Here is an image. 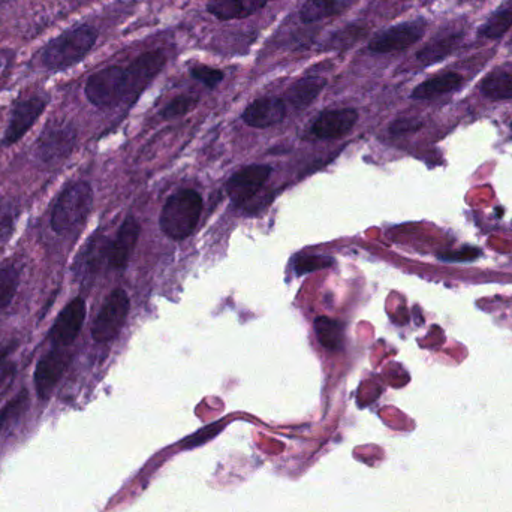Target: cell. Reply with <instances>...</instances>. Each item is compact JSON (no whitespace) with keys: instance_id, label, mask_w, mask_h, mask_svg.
<instances>
[{"instance_id":"obj_1","label":"cell","mask_w":512,"mask_h":512,"mask_svg":"<svg viewBox=\"0 0 512 512\" xmlns=\"http://www.w3.org/2000/svg\"><path fill=\"white\" fill-rule=\"evenodd\" d=\"M98 41V30L92 26H78L66 30L48 42L41 54V63L50 71H66L77 65L93 50Z\"/></svg>"},{"instance_id":"obj_2","label":"cell","mask_w":512,"mask_h":512,"mask_svg":"<svg viewBox=\"0 0 512 512\" xmlns=\"http://www.w3.org/2000/svg\"><path fill=\"white\" fill-rule=\"evenodd\" d=\"M203 213V198L194 189H183L168 198L159 218L162 233L171 240L188 239Z\"/></svg>"},{"instance_id":"obj_3","label":"cell","mask_w":512,"mask_h":512,"mask_svg":"<svg viewBox=\"0 0 512 512\" xmlns=\"http://www.w3.org/2000/svg\"><path fill=\"white\" fill-rule=\"evenodd\" d=\"M93 206L92 186L86 182L66 186L54 204L51 212V228L54 233L63 234L83 224Z\"/></svg>"},{"instance_id":"obj_4","label":"cell","mask_w":512,"mask_h":512,"mask_svg":"<svg viewBox=\"0 0 512 512\" xmlns=\"http://www.w3.org/2000/svg\"><path fill=\"white\" fill-rule=\"evenodd\" d=\"M84 93L95 107L113 108L123 101H131V78L128 66H110L90 75Z\"/></svg>"},{"instance_id":"obj_5","label":"cell","mask_w":512,"mask_h":512,"mask_svg":"<svg viewBox=\"0 0 512 512\" xmlns=\"http://www.w3.org/2000/svg\"><path fill=\"white\" fill-rule=\"evenodd\" d=\"M131 301L125 289L117 288L108 295L92 325L95 342L108 343L116 339L128 319Z\"/></svg>"},{"instance_id":"obj_6","label":"cell","mask_w":512,"mask_h":512,"mask_svg":"<svg viewBox=\"0 0 512 512\" xmlns=\"http://www.w3.org/2000/svg\"><path fill=\"white\" fill-rule=\"evenodd\" d=\"M77 143V131L69 123H50L36 143V155L45 164L63 161L71 155Z\"/></svg>"},{"instance_id":"obj_7","label":"cell","mask_w":512,"mask_h":512,"mask_svg":"<svg viewBox=\"0 0 512 512\" xmlns=\"http://www.w3.org/2000/svg\"><path fill=\"white\" fill-rule=\"evenodd\" d=\"M48 101L44 95H29L18 99L12 108L11 120L3 135V144L18 143L44 113Z\"/></svg>"},{"instance_id":"obj_8","label":"cell","mask_w":512,"mask_h":512,"mask_svg":"<svg viewBox=\"0 0 512 512\" xmlns=\"http://www.w3.org/2000/svg\"><path fill=\"white\" fill-rule=\"evenodd\" d=\"M426 29L427 24L424 20L406 21V23L397 24V26L378 33L369 42V50L376 54L396 53V51L406 50V48L412 47L423 38Z\"/></svg>"},{"instance_id":"obj_9","label":"cell","mask_w":512,"mask_h":512,"mask_svg":"<svg viewBox=\"0 0 512 512\" xmlns=\"http://www.w3.org/2000/svg\"><path fill=\"white\" fill-rule=\"evenodd\" d=\"M86 313V301L81 297L74 298L63 307L48 333V340L53 348H68L74 343L86 321Z\"/></svg>"},{"instance_id":"obj_10","label":"cell","mask_w":512,"mask_h":512,"mask_svg":"<svg viewBox=\"0 0 512 512\" xmlns=\"http://www.w3.org/2000/svg\"><path fill=\"white\" fill-rule=\"evenodd\" d=\"M69 361H71V355L65 348H53L38 361L33 381H35L39 399H50L68 369Z\"/></svg>"},{"instance_id":"obj_11","label":"cell","mask_w":512,"mask_h":512,"mask_svg":"<svg viewBox=\"0 0 512 512\" xmlns=\"http://www.w3.org/2000/svg\"><path fill=\"white\" fill-rule=\"evenodd\" d=\"M270 176L271 167L268 165H249L242 168L227 182L228 197L236 206L245 204L261 191Z\"/></svg>"},{"instance_id":"obj_12","label":"cell","mask_w":512,"mask_h":512,"mask_svg":"<svg viewBox=\"0 0 512 512\" xmlns=\"http://www.w3.org/2000/svg\"><path fill=\"white\" fill-rule=\"evenodd\" d=\"M110 246V240L101 234L93 236L75 259L72 267L75 279L83 283L90 282L99 273L104 262L110 258Z\"/></svg>"},{"instance_id":"obj_13","label":"cell","mask_w":512,"mask_h":512,"mask_svg":"<svg viewBox=\"0 0 512 512\" xmlns=\"http://www.w3.org/2000/svg\"><path fill=\"white\" fill-rule=\"evenodd\" d=\"M358 122V113L354 108L324 111L313 122L310 134L319 140H337L345 137Z\"/></svg>"},{"instance_id":"obj_14","label":"cell","mask_w":512,"mask_h":512,"mask_svg":"<svg viewBox=\"0 0 512 512\" xmlns=\"http://www.w3.org/2000/svg\"><path fill=\"white\" fill-rule=\"evenodd\" d=\"M141 227L134 216H128L120 225L117 231L116 239L111 242L110 246V262L111 267L122 270L128 265L129 259L134 254L135 246L140 239Z\"/></svg>"},{"instance_id":"obj_15","label":"cell","mask_w":512,"mask_h":512,"mask_svg":"<svg viewBox=\"0 0 512 512\" xmlns=\"http://www.w3.org/2000/svg\"><path fill=\"white\" fill-rule=\"evenodd\" d=\"M288 113L286 102L280 98H261L252 102L245 113L243 120L251 128L265 129L283 122Z\"/></svg>"},{"instance_id":"obj_16","label":"cell","mask_w":512,"mask_h":512,"mask_svg":"<svg viewBox=\"0 0 512 512\" xmlns=\"http://www.w3.org/2000/svg\"><path fill=\"white\" fill-rule=\"evenodd\" d=\"M267 0H209L207 11L221 21L242 20L261 11Z\"/></svg>"},{"instance_id":"obj_17","label":"cell","mask_w":512,"mask_h":512,"mask_svg":"<svg viewBox=\"0 0 512 512\" xmlns=\"http://www.w3.org/2000/svg\"><path fill=\"white\" fill-rule=\"evenodd\" d=\"M463 81L465 78L459 72H444V74L435 75V77L418 84L412 92L411 98L418 99V101L438 98V96L447 95V93L462 87Z\"/></svg>"},{"instance_id":"obj_18","label":"cell","mask_w":512,"mask_h":512,"mask_svg":"<svg viewBox=\"0 0 512 512\" xmlns=\"http://www.w3.org/2000/svg\"><path fill=\"white\" fill-rule=\"evenodd\" d=\"M463 35L462 32H453L450 35L441 36V38L433 39L429 44L424 45L417 53V62L423 66L435 65V63L442 62L448 56L459 50L462 45Z\"/></svg>"},{"instance_id":"obj_19","label":"cell","mask_w":512,"mask_h":512,"mask_svg":"<svg viewBox=\"0 0 512 512\" xmlns=\"http://www.w3.org/2000/svg\"><path fill=\"white\" fill-rule=\"evenodd\" d=\"M327 86V80L316 75L301 78L286 92L285 101L297 110L309 107Z\"/></svg>"},{"instance_id":"obj_20","label":"cell","mask_w":512,"mask_h":512,"mask_svg":"<svg viewBox=\"0 0 512 512\" xmlns=\"http://www.w3.org/2000/svg\"><path fill=\"white\" fill-rule=\"evenodd\" d=\"M354 0H304L298 9L300 20L304 23H315L325 18L336 17L351 8Z\"/></svg>"},{"instance_id":"obj_21","label":"cell","mask_w":512,"mask_h":512,"mask_svg":"<svg viewBox=\"0 0 512 512\" xmlns=\"http://www.w3.org/2000/svg\"><path fill=\"white\" fill-rule=\"evenodd\" d=\"M30 405L29 391L21 390L0 409V435L20 423Z\"/></svg>"},{"instance_id":"obj_22","label":"cell","mask_w":512,"mask_h":512,"mask_svg":"<svg viewBox=\"0 0 512 512\" xmlns=\"http://www.w3.org/2000/svg\"><path fill=\"white\" fill-rule=\"evenodd\" d=\"M315 333L324 348L330 351L342 349L345 331L339 321H334L328 316H318L315 319Z\"/></svg>"},{"instance_id":"obj_23","label":"cell","mask_w":512,"mask_h":512,"mask_svg":"<svg viewBox=\"0 0 512 512\" xmlns=\"http://www.w3.org/2000/svg\"><path fill=\"white\" fill-rule=\"evenodd\" d=\"M480 89L481 93L492 101H511L512 74L504 71L492 72L481 81Z\"/></svg>"},{"instance_id":"obj_24","label":"cell","mask_w":512,"mask_h":512,"mask_svg":"<svg viewBox=\"0 0 512 512\" xmlns=\"http://www.w3.org/2000/svg\"><path fill=\"white\" fill-rule=\"evenodd\" d=\"M512 2L493 12L492 17L478 29V36L484 39H499L511 30Z\"/></svg>"},{"instance_id":"obj_25","label":"cell","mask_w":512,"mask_h":512,"mask_svg":"<svg viewBox=\"0 0 512 512\" xmlns=\"http://www.w3.org/2000/svg\"><path fill=\"white\" fill-rule=\"evenodd\" d=\"M20 285V270L12 262L0 265V313L14 300Z\"/></svg>"},{"instance_id":"obj_26","label":"cell","mask_w":512,"mask_h":512,"mask_svg":"<svg viewBox=\"0 0 512 512\" xmlns=\"http://www.w3.org/2000/svg\"><path fill=\"white\" fill-rule=\"evenodd\" d=\"M17 349V343H6L0 346V393L14 381L17 364L12 360V354Z\"/></svg>"},{"instance_id":"obj_27","label":"cell","mask_w":512,"mask_h":512,"mask_svg":"<svg viewBox=\"0 0 512 512\" xmlns=\"http://www.w3.org/2000/svg\"><path fill=\"white\" fill-rule=\"evenodd\" d=\"M197 104V96H177V98H174L173 101L165 107V110L162 111V117H164V119H176V117L183 116V114H188L189 111L194 110V108L197 107Z\"/></svg>"},{"instance_id":"obj_28","label":"cell","mask_w":512,"mask_h":512,"mask_svg":"<svg viewBox=\"0 0 512 512\" xmlns=\"http://www.w3.org/2000/svg\"><path fill=\"white\" fill-rule=\"evenodd\" d=\"M17 207L12 203L0 204V246L6 245L14 233Z\"/></svg>"},{"instance_id":"obj_29","label":"cell","mask_w":512,"mask_h":512,"mask_svg":"<svg viewBox=\"0 0 512 512\" xmlns=\"http://www.w3.org/2000/svg\"><path fill=\"white\" fill-rule=\"evenodd\" d=\"M191 75L195 80L201 81L204 86L209 87V89H215V87H218L225 78L224 71H221V69L212 68V66L207 65H200V63L192 66Z\"/></svg>"},{"instance_id":"obj_30","label":"cell","mask_w":512,"mask_h":512,"mask_svg":"<svg viewBox=\"0 0 512 512\" xmlns=\"http://www.w3.org/2000/svg\"><path fill=\"white\" fill-rule=\"evenodd\" d=\"M333 264V259L325 258V256H300V258L295 261V270H297L298 274H307L310 273V271L322 270V268L330 267V265Z\"/></svg>"},{"instance_id":"obj_31","label":"cell","mask_w":512,"mask_h":512,"mask_svg":"<svg viewBox=\"0 0 512 512\" xmlns=\"http://www.w3.org/2000/svg\"><path fill=\"white\" fill-rule=\"evenodd\" d=\"M423 123L417 119H399L391 125V134L400 135V134H409V132L418 131L421 129Z\"/></svg>"},{"instance_id":"obj_32","label":"cell","mask_w":512,"mask_h":512,"mask_svg":"<svg viewBox=\"0 0 512 512\" xmlns=\"http://www.w3.org/2000/svg\"><path fill=\"white\" fill-rule=\"evenodd\" d=\"M267 2H270V0H267Z\"/></svg>"},{"instance_id":"obj_33","label":"cell","mask_w":512,"mask_h":512,"mask_svg":"<svg viewBox=\"0 0 512 512\" xmlns=\"http://www.w3.org/2000/svg\"><path fill=\"white\" fill-rule=\"evenodd\" d=\"M0 63H2V62H0Z\"/></svg>"}]
</instances>
